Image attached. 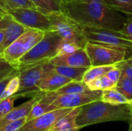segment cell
<instances>
[{
  "mask_svg": "<svg viewBox=\"0 0 132 131\" xmlns=\"http://www.w3.org/2000/svg\"><path fill=\"white\" fill-rule=\"evenodd\" d=\"M62 11L83 26L120 30L127 21L104 0H63Z\"/></svg>",
  "mask_w": 132,
  "mask_h": 131,
  "instance_id": "obj_1",
  "label": "cell"
},
{
  "mask_svg": "<svg viewBox=\"0 0 132 131\" xmlns=\"http://www.w3.org/2000/svg\"><path fill=\"white\" fill-rule=\"evenodd\" d=\"M131 116L129 104L112 105L97 100L81 107L77 117V124L83 128L110 121L129 122Z\"/></svg>",
  "mask_w": 132,
  "mask_h": 131,
  "instance_id": "obj_2",
  "label": "cell"
},
{
  "mask_svg": "<svg viewBox=\"0 0 132 131\" xmlns=\"http://www.w3.org/2000/svg\"><path fill=\"white\" fill-rule=\"evenodd\" d=\"M63 42V40L56 32H46L43 38L19 59L16 68L21 69L48 62L57 56Z\"/></svg>",
  "mask_w": 132,
  "mask_h": 131,
  "instance_id": "obj_3",
  "label": "cell"
},
{
  "mask_svg": "<svg viewBox=\"0 0 132 131\" xmlns=\"http://www.w3.org/2000/svg\"><path fill=\"white\" fill-rule=\"evenodd\" d=\"M53 27L64 42H73L84 47L87 39L84 36V26L70 17L64 12L46 13Z\"/></svg>",
  "mask_w": 132,
  "mask_h": 131,
  "instance_id": "obj_4",
  "label": "cell"
},
{
  "mask_svg": "<svg viewBox=\"0 0 132 131\" xmlns=\"http://www.w3.org/2000/svg\"><path fill=\"white\" fill-rule=\"evenodd\" d=\"M51 66L52 64L46 62L19 69V89L15 96L18 98H32L43 93L39 89V83L42 78L50 72Z\"/></svg>",
  "mask_w": 132,
  "mask_h": 131,
  "instance_id": "obj_5",
  "label": "cell"
},
{
  "mask_svg": "<svg viewBox=\"0 0 132 131\" xmlns=\"http://www.w3.org/2000/svg\"><path fill=\"white\" fill-rule=\"evenodd\" d=\"M84 32L87 42L132 53V41L119 30L84 26Z\"/></svg>",
  "mask_w": 132,
  "mask_h": 131,
  "instance_id": "obj_6",
  "label": "cell"
},
{
  "mask_svg": "<svg viewBox=\"0 0 132 131\" xmlns=\"http://www.w3.org/2000/svg\"><path fill=\"white\" fill-rule=\"evenodd\" d=\"M46 32L27 29L26 31L2 52L4 60L16 67L19 59L26 54L44 36Z\"/></svg>",
  "mask_w": 132,
  "mask_h": 131,
  "instance_id": "obj_7",
  "label": "cell"
},
{
  "mask_svg": "<svg viewBox=\"0 0 132 131\" xmlns=\"http://www.w3.org/2000/svg\"><path fill=\"white\" fill-rule=\"evenodd\" d=\"M14 20L29 29H39L43 32L53 31V27L46 15L36 8H13L7 11Z\"/></svg>",
  "mask_w": 132,
  "mask_h": 131,
  "instance_id": "obj_8",
  "label": "cell"
},
{
  "mask_svg": "<svg viewBox=\"0 0 132 131\" xmlns=\"http://www.w3.org/2000/svg\"><path fill=\"white\" fill-rule=\"evenodd\" d=\"M84 48L90 59L91 66L117 65L127 59L128 53L109 46L87 42Z\"/></svg>",
  "mask_w": 132,
  "mask_h": 131,
  "instance_id": "obj_9",
  "label": "cell"
},
{
  "mask_svg": "<svg viewBox=\"0 0 132 131\" xmlns=\"http://www.w3.org/2000/svg\"><path fill=\"white\" fill-rule=\"evenodd\" d=\"M102 90H87L82 93L56 95L52 104L56 108L81 107L87 103L101 100Z\"/></svg>",
  "mask_w": 132,
  "mask_h": 131,
  "instance_id": "obj_10",
  "label": "cell"
},
{
  "mask_svg": "<svg viewBox=\"0 0 132 131\" xmlns=\"http://www.w3.org/2000/svg\"><path fill=\"white\" fill-rule=\"evenodd\" d=\"M73 108H60L50 111L39 117L26 122L19 131H49L63 117Z\"/></svg>",
  "mask_w": 132,
  "mask_h": 131,
  "instance_id": "obj_11",
  "label": "cell"
},
{
  "mask_svg": "<svg viewBox=\"0 0 132 131\" xmlns=\"http://www.w3.org/2000/svg\"><path fill=\"white\" fill-rule=\"evenodd\" d=\"M53 66H64L71 67H87L91 66L90 59L84 47L63 55L53 57L48 61Z\"/></svg>",
  "mask_w": 132,
  "mask_h": 131,
  "instance_id": "obj_12",
  "label": "cell"
},
{
  "mask_svg": "<svg viewBox=\"0 0 132 131\" xmlns=\"http://www.w3.org/2000/svg\"><path fill=\"white\" fill-rule=\"evenodd\" d=\"M70 81H72L70 79L63 75L50 71L40 80L39 83V89L43 93L54 92Z\"/></svg>",
  "mask_w": 132,
  "mask_h": 131,
  "instance_id": "obj_13",
  "label": "cell"
},
{
  "mask_svg": "<svg viewBox=\"0 0 132 131\" xmlns=\"http://www.w3.org/2000/svg\"><path fill=\"white\" fill-rule=\"evenodd\" d=\"M46 93H43L42 94H39L38 96H36L34 97L30 98L29 100H27L26 102L22 103L21 105L14 107L12 111L0 122V127L13 120H16L21 118H24L29 116V114L30 113L33 106L35 105V103L36 102H38L45 94Z\"/></svg>",
  "mask_w": 132,
  "mask_h": 131,
  "instance_id": "obj_14",
  "label": "cell"
},
{
  "mask_svg": "<svg viewBox=\"0 0 132 131\" xmlns=\"http://www.w3.org/2000/svg\"><path fill=\"white\" fill-rule=\"evenodd\" d=\"M81 107L73 108L64 117L60 118L49 131H79L82 127L77 124V117Z\"/></svg>",
  "mask_w": 132,
  "mask_h": 131,
  "instance_id": "obj_15",
  "label": "cell"
},
{
  "mask_svg": "<svg viewBox=\"0 0 132 131\" xmlns=\"http://www.w3.org/2000/svg\"><path fill=\"white\" fill-rule=\"evenodd\" d=\"M11 16V15H10ZM28 28L23 25L19 23L11 16L6 28L5 29V39L0 48V52H3L10 44H12L15 39H17L21 35H22Z\"/></svg>",
  "mask_w": 132,
  "mask_h": 131,
  "instance_id": "obj_16",
  "label": "cell"
},
{
  "mask_svg": "<svg viewBox=\"0 0 132 131\" xmlns=\"http://www.w3.org/2000/svg\"><path fill=\"white\" fill-rule=\"evenodd\" d=\"M87 69L88 68L87 67H71V66L52 65L50 71L63 75L70 79L71 80L82 81L83 76Z\"/></svg>",
  "mask_w": 132,
  "mask_h": 131,
  "instance_id": "obj_17",
  "label": "cell"
},
{
  "mask_svg": "<svg viewBox=\"0 0 132 131\" xmlns=\"http://www.w3.org/2000/svg\"><path fill=\"white\" fill-rule=\"evenodd\" d=\"M101 100L112 105L130 104L131 102L116 88H111L102 90Z\"/></svg>",
  "mask_w": 132,
  "mask_h": 131,
  "instance_id": "obj_18",
  "label": "cell"
},
{
  "mask_svg": "<svg viewBox=\"0 0 132 131\" xmlns=\"http://www.w3.org/2000/svg\"><path fill=\"white\" fill-rule=\"evenodd\" d=\"M36 8L43 13L60 12L63 9V0H30Z\"/></svg>",
  "mask_w": 132,
  "mask_h": 131,
  "instance_id": "obj_19",
  "label": "cell"
},
{
  "mask_svg": "<svg viewBox=\"0 0 132 131\" xmlns=\"http://www.w3.org/2000/svg\"><path fill=\"white\" fill-rule=\"evenodd\" d=\"M90 90L87 83H84L83 81H74L72 80L64 85L63 86L60 87V89L56 90L53 93L56 95H63V94H72V93H82Z\"/></svg>",
  "mask_w": 132,
  "mask_h": 131,
  "instance_id": "obj_20",
  "label": "cell"
},
{
  "mask_svg": "<svg viewBox=\"0 0 132 131\" xmlns=\"http://www.w3.org/2000/svg\"><path fill=\"white\" fill-rule=\"evenodd\" d=\"M118 65V64H117ZM117 65H107V66H96L89 67L85 72L82 81L85 83H87L97 77L105 75L108 72L115 68Z\"/></svg>",
  "mask_w": 132,
  "mask_h": 131,
  "instance_id": "obj_21",
  "label": "cell"
},
{
  "mask_svg": "<svg viewBox=\"0 0 132 131\" xmlns=\"http://www.w3.org/2000/svg\"><path fill=\"white\" fill-rule=\"evenodd\" d=\"M56 108L52 103H50L45 101L42 97L33 106L30 113L29 114V116L26 118V122H28L32 119H35L36 117H40L50 111L56 110Z\"/></svg>",
  "mask_w": 132,
  "mask_h": 131,
  "instance_id": "obj_22",
  "label": "cell"
},
{
  "mask_svg": "<svg viewBox=\"0 0 132 131\" xmlns=\"http://www.w3.org/2000/svg\"><path fill=\"white\" fill-rule=\"evenodd\" d=\"M90 90H105L111 88H115L116 83L111 81L107 76L103 75L97 77L94 80L87 83Z\"/></svg>",
  "mask_w": 132,
  "mask_h": 131,
  "instance_id": "obj_23",
  "label": "cell"
},
{
  "mask_svg": "<svg viewBox=\"0 0 132 131\" xmlns=\"http://www.w3.org/2000/svg\"><path fill=\"white\" fill-rule=\"evenodd\" d=\"M112 9L132 16V0H104Z\"/></svg>",
  "mask_w": 132,
  "mask_h": 131,
  "instance_id": "obj_24",
  "label": "cell"
},
{
  "mask_svg": "<svg viewBox=\"0 0 132 131\" xmlns=\"http://www.w3.org/2000/svg\"><path fill=\"white\" fill-rule=\"evenodd\" d=\"M121 93H122L130 102L132 100V79L128 77L125 75L121 76L120 80H118L116 86Z\"/></svg>",
  "mask_w": 132,
  "mask_h": 131,
  "instance_id": "obj_25",
  "label": "cell"
},
{
  "mask_svg": "<svg viewBox=\"0 0 132 131\" xmlns=\"http://www.w3.org/2000/svg\"><path fill=\"white\" fill-rule=\"evenodd\" d=\"M19 89V73H18L17 75L13 76L8 82L1 96L0 100H2L7 97L15 95L18 92Z\"/></svg>",
  "mask_w": 132,
  "mask_h": 131,
  "instance_id": "obj_26",
  "label": "cell"
},
{
  "mask_svg": "<svg viewBox=\"0 0 132 131\" xmlns=\"http://www.w3.org/2000/svg\"><path fill=\"white\" fill-rule=\"evenodd\" d=\"M18 99L15 95L0 100V122L12 111L14 108V103Z\"/></svg>",
  "mask_w": 132,
  "mask_h": 131,
  "instance_id": "obj_27",
  "label": "cell"
},
{
  "mask_svg": "<svg viewBox=\"0 0 132 131\" xmlns=\"http://www.w3.org/2000/svg\"><path fill=\"white\" fill-rule=\"evenodd\" d=\"M18 73L19 69L16 67L12 66L5 60L0 61V81L9 76L16 75Z\"/></svg>",
  "mask_w": 132,
  "mask_h": 131,
  "instance_id": "obj_28",
  "label": "cell"
},
{
  "mask_svg": "<svg viewBox=\"0 0 132 131\" xmlns=\"http://www.w3.org/2000/svg\"><path fill=\"white\" fill-rule=\"evenodd\" d=\"M26 123V117L9 122L0 127V131H19Z\"/></svg>",
  "mask_w": 132,
  "mask_h": 131,
  "instance_id": "obj_29",
  "label": "cell"
},
{
  "mask_svg": "<svg viewBox=\"0 0 132 131\" xmlns=\"http://www.w3.org/2000/svg\"><path fill=\"white\" fill-rule=\"evenodd\" d=\"M6 2L10 8H36L34 4L30 0H6Z\"/></svg>",
  "mask_w": 132,
  "mask_h": 131,
  "instance_id": "obj_30",
  "label": "cell"
},
{
  "mask_svg": "<svg viewBox=\"0 0 132 131\" xmlns=\"http://www.w3.org/2000/svg\"><path fill=\"white\" fill-rule=\"evenodd\" d=\"M80 48H82V47L80 46L77 44H75V43H73V42H67L63 41V44L60 46V49L59 50V53H58L57 56L73 53V52L77 50Z\"/></svg>",
  "mask_w": 132,
  "mask_h": 131,
  "instance_id": "obj_31",
  "label": "cell"
},
{
  "mask_svg": "<svg viewBox=\"0 0 132 131\" xmlns=\"http://www.w3.org/2000/svg\"><path fill=\"white\" fill-rule=\"evenodd\" d=\"M121 70V74L132 79V65L128 63L125 59L117 65Z\"/></svg>",
  "mask_w": 132,
  "mask_h": 131,
  "instance_id": "obj_32",
  "label": "cell"
},
{
  "mask_svg": "<svg viewBox=\"0 0 132 131\" xmlns=\"http://www.w3.org/2000/svg\"><path fill=\"white\" fill-rule=\"evenodd\" d=\"M119 31L122 34H124L128 39L132 41V19H128L123 27Z\"/></svg>",
  "mask_w": 132,
  "mask_h": 131,
  "instance_id": "obj_33",
  "label": "cell"
},
{
  "mask_svg": "<svg viewBox=\"0 0 132 131\" xmlns=\"http://www.w3.org/2000/svg\"><path fill=\"white\" fill-rule=\"evenodd\" d=\"M106 76L117 85V83L121 76V70L119 67L116 66L115 68H114L111 70H110L109 72H108L106 73Z\"/></svg>",
  "mask_w": 132,
  "mask_h": 131,
  "instance_id": "obj_34",
  "label": "cell"
},
{
  "mask_svg": "<svg viewBox=\"0 0 132 131\" xmlns=\"http://www.w3.org/2000/svg\"><path fill=\"white\" fill-rule=\"evenodd\" d=\"M10 17L11 16L9 13L0 12V29H5L6 28Z\"/></svg>",
  "mask_w": 132,
  "mask_h": 131,
  "instance_id": "obj_35",
  "label": "cell"
},
{
  "mask_svg": "<svg viewBox=\"0 0 132 131\" xmlns=\"http://www.w3.org/2000/svg\"><path fill=\"white\" fill-rule=\"evenodd\" d=\"M16 75H17V74H16ZM13 76H15V75L9 76H8V77H6V78L3 79L2 81H0V98H1V96H2V93H3V91H4L5 88V86H6V85H7L8 82L9 81V80H10Z\"/></svg>",
  "mask_w": 132,
  "mask_h": 131,
  "instance_id": "obj_36",
  "label": "cell"
},
{
  "mask_svg": "<svg viewBox=\"0 0 132 131\" xmlns=\"http://www.w3.org/2000/svg\"><path fill=\"white\" fill-rule=\"evenodd\" d=\"M0 8L5 12H7V11L10 8L6 0H0Z\"/></svg>",
  "mask_w": 132,
  "mask_h": 131,
  "instance_id": "obj_37",
  "label": "cell"
},
{
  "mask_svg": "<svg viewBox=\"0 0 132 131\" xmlns=\"http://www.w3.org/2000/svg\"><path fill=\"white\" fill-rule=\"evenodd\" d=\"M5 39V29H0V48Z\"/></svg>",
  "mask_w": 132,
  "mask_h": 131,
  "instance_id": "obj_38",
  "label": "cell"
},
{
  "mask_svg": "<svg viewBox=\"0 0 132 131\" xmlns=\"http://www.w3.org/2000/svg\"><path fill=\"white\" fill-rule=\"evenodd\" d=\"M128 123H129V130L128 131H132V116L131 120H130V121Z\"/></svg>",
  "mask_w": 132,
  "mask_h": 131,
  "instance_id": "obj_39",
  "label": "cell"
},
{
  "mask_svg": "<svg viewBox=\"0 0 132 131\" xmlns=\"http://www.w3.org/2000/svg\"><path fill=\"white\" fill-rule=\"evenodd\" d=\"M128 63H130V64H131L132 65V59H131V58H128V59H125Z\"/></svg>",
  "mask_w": 132,
  "mask_h": 131,
  "instance_id": "obj_40",
  "label": "cell"
},
{
  "mask_svg": "<svg viewBox=\"0 0 132 131\" xmlns=\"http://www.w3.org/2000/svg\"><path fill=\"white\" fill-rule=\"evenodd\" d=\"M1 60H4L3 56H2V52H0V61H1Z\"/></svg>",
  "mask_w": 132,
  "mask_h": 131,
  "instance_id": "obj_41",
  "label": "cell"
},
{
  "mask_svg": "<svg viewBox=\"0 0 132 131\" xmlns=\"http://www.w3.org/2000/svg\"><path fill=\"white\" fill-rule=\"evenodd\" d=\"M129 107H130V110H131V113L132 115V100L131 101V103L129 104Z\"/></svg>",
  "mask_w": 132,
  "mask_h": 131,
  "instance_id": "obj_42",
  "label": "cell"
},
{
  "mask_svg": "<svg viewBox=\"0 0 132 131\" xmlns=\"http://www.w3.org/2000/svg\"><path fill=\"white\" fill-rule=\"evenodd\" d=\"M0 12H4V13H6V12H4V11H3V10L1 8H0Z\"/></svg>",
  "mask_w": 132,
  "mask_h": 131,
  "instance_id": "obj_43",
  "label": "cell"
},
{
  "mask_svg": "<svg viewBox=\"0 0 132 131\" xmlns=\"http://www.w3.org/2000/svg\"><path fill=\"white\" fill-rule=\"evenodd\" d=\"M129 58H131V59H132V53H131V56H130Z\"/></svg>",
  "mask_w": 132,
  "mask_h": 131,
  "instance_id": "obj_44",
  "label": "cell"
},
{
  "mask_svg": "<svg viewBox=\"0 0 132 131\" xmlns=\"http://www.w3.org/2000/svg\"></svg>",
  "mask_w": 132,
  "mask_h": 131,
  "instance_id": "obj_45",
  "label": "cell"
}]
</instances>
